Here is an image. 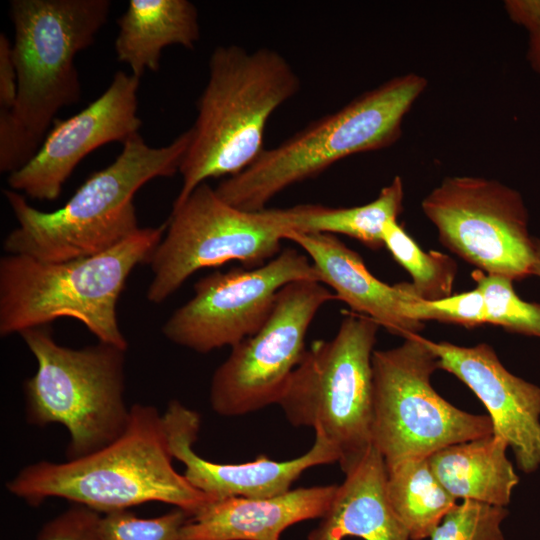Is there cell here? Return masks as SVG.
Listing matches in <instances>:
<instances>
[{
	"instance_id": "cell-1",
	"label": "cell",
	"mask_w": 540,
	"mask_h": 540,
	"mask_svg": "<svg viewBox=\"0 0 540 540\" xmlns=\"http://www.w3.org/2000/svg\"><path fill=\"white\" fill-rule=\"evenodd\" d=\"M109 0H12L17 95L0 109V171L12 173L37 152L55 116L75 104L76 55L91 46L110 14Z\"/></svg>"
},
{
	"instance_id": "cell-2",
	"label": "cell",
	"mask_w": 540,
	"mask_h": 540,
	"mask_svg": "<svg viewBox=\"0 0 540 540\" xmlns=\"http://www.w3.org/2000/svg\"><path fill=\"white\" fill-rule=\"evenodd\" d=\"M190 140L189 129L166 146L152 147L134 134L110 165L93 172L62 207L51 212L36 209L23 194L5 189L18 227L4 239V250L61 262L113 248L140 229L136 192L154 178L179 172Z\"/></svg>"
},
{
	"instance_id": "cell-3",
	"label": "cell",
	"mask_w": 540,
	"mask_h": 540,
	"mask_svg": "<svg viewBox=\"0 0 540 540\" xmlns=\"http://www.w3.org/2000/svg\"><path fill=\"white\" fill-rule=\"evenodd\" d=\"M172 459L158 409L134 404L125 430L107 446L62 463L27 465L6 487L33 506L58 497L100 514L161 502L192 516L217 500L194 488Z\"/></svg>"
},
{
	"instance_id": "cell-4",
	"label": "cell",
	"mask_w": 540,
	"mask_h": 540,
	"mask_svg": "<svg viewBox=\"0 0 540 540\" xmlns=\"http://www.w3.org/2000/svg\"><path fill=\"white\" fill-rule=\"evenodd\" d=\"M300 88V80L278 52H249L237 45L218 46L209 60V78L198 99L191 140L179 167L178 208L210 178L239 174L265 150L266 124Z\"/></svg>"
},
{
	"instance_id": "cell-5",
	"label": "cell",
	"mask_w": 540,
	"mask_h": 540,
	"mask_svg": "<svg viewBox=\"0 0 540 540\" xmlns=\"http://www.w3.org/2000/svg\"><path fill=\"white\" fill-rule=\"evenodd\" d=\"M166 228L167 223L140 228L105 252L68 261L5 255L0 259V335L72 318L98 341L127 350L117 319L118 299L132 270L148 262Z\"/></svg>"
},
{
	"instance_id": "cell-6",
	"label": "cell",
	"mask_w": 540,
	"mask_h": 540,
	"mask_svg": "<svg viewBox=\"0 0 540 540\" xmlns=\"http://www.w3.org/2000/svg\"><path fill=\"white\" fill-rule=\"evenodd\" d=\"M427 87L415 73L395 76L311 123L215 188L226 203L259 211L278 193L351 155L393 145L402 123Z\"/></svg>"
},
{
	"instance_id": "cell-7",
	"label": "cell",
	"mask_w": 540,
	"mask_h": 540,
	"mask_svg": "<svg viewBox=\"0 0 540 540\" xmlns=\"http://www.w3.org/2000/svg\"><path fill=\"white\" fill-rule=\"evenodd\" d=\"M37 362L24 383L29 424H61L69 433L67 460L117 439L129 415L124 398L125 349L100 342L74 349L59 345L48 326L20 333Z\"/></svg>"
},
{
	"instance_id": "cell-8",
	"label": "cell",
	"mask_w": 540,
	"mask_h": 540,
	"mask_svg": "<svg viewBox=\"0 0 540 540\" xmlns=\"http://www.w3.org/2000/svg\"><path fill=\"white\" fill-rule=\"evenodd\" d=\"M380 325L348 312L330 340L306 348L278 402L295 427H311L349 471L372 445V355Z\"/></svg>"
},
{
	"instance_id": "cell-9",
	"label": "cell",
	"mask_w": 540,
	"mask_h": 540,
	"mask_svg": "<svg viewBox=\"0 0 540 540\" xmlns=\"http://www.w3.org/2000/svg\"><path fill=\"white\" fill-rule=\"evenodd\" d=\"M437 369L438 358L419 334L374 350L372 445L386 465L493 434L488 415L463 411L436 392L431 376Z\"/></svg>"
},
{
	"instance_id": "cell-10",
	"label": "cell",
	"mask_w": 540,
	"mask_h": 540,
	"mask_svg": "<svg viewBox=\"0 0 540 540\" xmlns=\"http://www.w3.org/2000/svg\"><path fill=\"white\" fill-rule=\"evenodd\" d=\"M290 232V208L241 210L204 182L172 209L166 233L147 262L153 274L147 299L162 303L207 267L231 261L259 267L280 253L281 241Z\"/></svg>"
},
{
	"instance_id": "cell-11",
	"label": "cell",
	"mask_w": 540,
	"mask_h": 540,
	"mask_svg": "<svg viewBox=\"0 0 540 540\" xmlns=\"http://www.w3.org/2000/svg\"><path fill=\"white\" fill-rule=\"evenodd\" d=\"M336 295L316 280L287 284L254 335L231 347L214 371L209 399L220 416L246 415L278 404L306 350L307 331L320 308Z\"/></svg>"
},
{
	"instance_id": "cell-12",
	"label": "cell",
	"mask_w": 540,
	"mask_h": 540,
	"mask_svg": "<svg viewBox=\"0 0 540 540\" xmlns=\"http://www.w3.org/2000/svg\"><path fill=\"white\" fill-rule=\"evenodd\" d=\"M421 207L441 242L480 270L512 280L532 274L535 239L513 188L494 179L447 177Z\"/></svg>"
},
{
	"instance_id": "cell-13",
	"label": "cell",
	"mask_w": 540,
	"mask_h": 540,
	"mask_svg": "<svg viewBox=\"0 0 540 540\" xmlns=\"http://www.w3.org/2000/svg\"><path fill=\"white\" fill-rule=\"evenodd\" d=\"M302 280L320 281L309 257L294 248L256 268L215 271L195 283L194 295L164 323L163 335L198 353L233 347L261 329L280 289Z\"/></svg>"
},
{
	"instance_id": "cell-14",
	"label": "cell",
	"mask_w": 540,
	"mask_h": 540,
	"mask_svg": "<svg viewBox=\"0 0 540 540\" xmlns=\"http://www.w3.org/2000/svg\"><path fill=\"white\" fill-rule=\"evenodd\" d=\"M139 83L140 78L132 73L118 71L109 87L87 107L67 119H55L35 155L8 175L10 189L35 200H55L89 153L139 133Z\"/></svg>"
},
{
	"instance_id": "cell-15",
	"label": "cell",
	"mask_w": 540,
	"mask_h": 540,
	"mask_svg": "<svg viewBox=\"0 0 540 540\" xmlns=\"http://www.w3.org/2000/svg\"><path fill=\"white\" fill-rule=\"evenodd\" d=\"M423 342L439 368L466 384L484 404L493 434L505 439L524 473L540 467V387L510 373L486 343L473 347Z\"/></svg>"
},
{
	"instance_id": "cell-16",
	"label": "cell",
	"mask_w": 540,
	"mask_h": 540,
	"mask_svg": "<svg viewBox=\"0 0 540 540\" xmlns=\"http://www.w3.org/2000/svg\"><path fill=\"white\" fill-rule=\"evenodd\" d=\"M162 419L171 455L185 466L184 477L194 488L215 499L281 495L305 470L339 459L329 443L315 436L310 450L291 460L275 461L262 454L244 463L213 462L193 450L201 423L197 412L171 400Z\"/></svg>"
},
{
	"instance_id": "cell-17",
	"label": "cell",
	"mask_w": 540,
	"mask_h": 540,
	"mask_svg": "<svg viewBox=\"0 0 540 540\" xmlns=\"http://www.w3.org/2000/svg\"><path fill=\"white\" fill-rule=\"evenodd\" d=\"M285 240L303 250L318 271L320 282L353 312L372 318L403 338L422 329V322L410 319L405 312L407 304L420 300L411 283L389 285L380 281L360 255L335 235L290 232Z\"/></svg>"
},
{
	"instance_id": "cell-18",
	"label": "cell",
	"mask_w": 540,
	"mask_h": 540,
	"mask_svg": "<svg viewBox=\"0 0 540 540\" xmlns=\"http://www.w3.org/2000/svg\"><path fill=\"white\" fill-rule=\"evenodd\" d=\"M337 485L290 489L267 498L217 499L190 516L179 540H280L290 526L322 518Z\"/></svg>"
},
{
	"instance_id": "cell-19",
	"label": "cell",
	"mask_w": 540,
	"mask_h": 540,
	"mask_svg": "<svg viewBox=\"0 0 540 540\" xmlns=\"http://www.w3.org/2000/svg\"><path fill=\"white\" fill-rule=\"evenodd\" d=\"M386 463L374 446L345 473L331 505L307 540H411L387 494Z\"/></svg>"
},
{
	"instance_id": "cell-20",
	"label": "cell",
	"mask_w": 540,
	"mask_h": 540,
	"mask_svg": "<svg viewBox=\"0 0 540 540\" xmlns=\"http://www.w3.org/2000/svg\"><path fill=\"white\" fill-rule=\"evenodd\" d=\"M117 23V60L138 78L159 69L165 47L192 49L200 38L198 11L188 0H130Z\"/></svg>"
},
{
	"instance_id": "cell-21",
	"label": "cell",
	"mask_w": 540,
	"mask_h": 540,
	"mask_svg": "<svg viewBox=\"0 0 540 540\" xmlns=\"http://www.w3.org/2000/svg\"><path fill=\"white\" fill-rule=\"evenodd\" d=\"M509 445L491 434L438 450L428 457L442 486L457 500L506 507L519 482L506 452Z\"/></svg>"
},
{
	"instance_id": "cell-22",
	"label": "cell",
	"mask_w": 540,
	"mask_h": 540,
	"mask_svg": "<svg viewBox=\"0 0 540 540\" xmlns=\"http://www.w3.org/2000/svg\"><path fill=\"white\" fill-rule=\"evenodd\" d=\"M390 503L411 540L429 538L458 503L439 482L428 457L386 465Z\"/></svg>"
},
{
	"instance_id": "cell-23",
	"label": "cell",
	"mask_w": 540,
	"mask_h": 540,
	"mask_svg": "<svg viewBox=\"0 0 540 540\" xmlns=\"http://www.w3.org/2000/svg\"><path fill=\"white\" fill-rule=\"evenodd\" d=\"M403 182L395 176L373 201L348 208L301 204L290 208L292 232L343 234L371 249L384 246L383 227L402 211Z\"/></svg>"
},
{
	"instance_id": "cell-24",
	"label": "cell",
	"mask_w": 540,
	"mask_h": 540,
	"mask_svg": "<svg viewBox=\"0 0 540 540\" xmlns=\"http://www.w3.org/2000/svg\"><path fill=\"white\" fill-rule=\"evenodd\" d=\"M383 243L411 275V284L420 299L432 301L451 295L457 266L450 256L421 250L397 220L384 224Z\"/></svg>"
},
{
	"instance_id": "cell-25",
	"label": "cell",
	"mask_w": 540,
	"mask_h": 540,
	"mask_svg": "<svg viewBox=\"0 0 540 540\" xmlns=\"http://www.w3.org/2000/svg\"><path fill=\"white\" fill-rule=\"evenodd\" d=\"M472 277L483 297L486 323L540 337V304L520 299L513 289L512 279L481 270L473 272Z\"/></svg>"
},
{
	"instance_id": "cell-26",
	"label": "cell",
	"mask_w": 540,
	"mask_h": 540,
	"mask_svg": "<svg viewBox=\"0 0 540 540\" xmlns=\"http://www.w3.org/2000/svg\"><path fill=\"white\" fill-rule=\"evenodd\" d=\"M506 507L476 501L457 503L429 537L430 540H504L501 525Z\"/></svg>"
},
{
	"instance_id": "cell-27",
	"label": "cell",
	"mask_w": 540,
	"mask_h": 540,
	"mask_svg": "<svg viewBox=\"0 0 540 540\" xmlns=\"http://www.w3.org/2000/svg\"><path fill=\"white\" fill-rule=\"evenodd\" d=\"M189 514L179 508L157 517H137L128 509L101 514L103 540H179Z\"/></svg>"
},
{
	"instance_id": "cell-28",
	"label": "cell",
	"mask_w": 540,
	"mask_h": 540,
	"mask_svg": "<svg viewBox=\"0 0 540 540\" xmlns=\"http://www.w3.org/2000/svg\"><path fill=\"white\" fill-rule=\"evenodd\" d=\"M406 315L416 321L437 320L466 327L486 323V312L481 292L476 287L467 292L437 300H417L405 307Z\"/></svg>"
},
{
	"instance_id": "cell-29",
	"label": "cell",
	"mask_w": 540,
	"mask_h": 540,
	"mask_svg": "<svg viewBox=\"0 0 540 540\" xmlns=\"http://www.w3.org/2000/svg\"><path fill=\"white\" fill-rule=\"evenodd\" d=\"M100 518L99 512L73 504L45 523L36 540H103L99 530Z\"/></svg>"
},
{
	"instance_id": "cell-30",
	"label": "cell",
	"mask_w": 540,
	"mask_h": 540,
	"mask_svg": "<svg viewBox=\"0 0 540 540\" xmlns=\"http://www.w3.org/2000/svg\"><path fill=\"white\" fill-rule=\"evenodd\" d=\"M17 95V72L12 55V44L7 35H0V109L9 110Z\"/></svg>"
},
{
	"instance_id": "cell-31",
	"label": "cell",
	"mask_w": 540,
	"mask_h": 540,
	"mask_svg": "<svg viewBox=\"0 0 540 540\" xmlns=\"http://www.w3.org/2000/svg\"><path fill=\"white\" fill-rule=\"evenodd\" d=\"M526 33V58L533 71L540 76V22Z\"/></svg>"
},
{
	"instance_id": "cell-32",
	"label": "cell",
	"mask_w": 540,
	"mask_h": 540,
	"mask_svg": "<svg viewBox=\"0 0 540 540\" xmlns=\"http://www.w3.org/2000/svg\"><path fill=\"white\" fill-rule=\"evenodd\" d=\"M532 274L540 276V240L535 239V259L532 267Z\"/></svg>"
}]
</instances>
